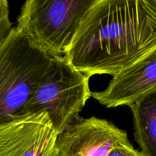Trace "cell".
<instances>
[{
  "label": "cell",
  "instance_id": "cell-10",
  "mask_svg": "<svg viewBox=\"0 0 156 156\" xmlns=\"http://www.w3.org/2000/svg\"><path fill=\"white\" fill-rule=\"evenodd\" d=\"M108 156H145L141 151L136 150L133 146H122L113 149Z\"/></svg>",
  "mask_w": 156,
  "mask_h": 156
},
{
  "label": "cell",
  "instance_id": "cell-9",
  "mask_svg": "<svg viewBox=\"0 0 156 156\" xmlns=\"http://www.w3.org/2000/svg\"><path fill=\"white\" fill-rule=\"evenodd\" d=\"M13 27L9 18V2L0 0V47L12 32Z\"/></svg>",
  "mask_w": 156,
  "mask_h": 156
},
{
  "label": "cell",
  "instance_id": "cell-8",
  "mask_svg": "<svg viewBox=\"0 0 156 156\" xmlns=\"http://www.w3.org/2000/svg\"><path fill=\"white\" fill-rule=\"evenodd\" d=\"M129 108L133 116L134 137L145 156H156V89Z\"/></svg>",
  "mask_w": 156,
  "mask_h": 156
},
{
  "label": "cell",
  "instance_id": "cell-5",
  "mask_svg": "<svg viewBox=\"0 0 156 156\" xmlns=\"http://www.w3.org/2000/svg\"><path fill=\"white\" fill-rule=\"evenodd\" d=\"M57 136L44 111L20 116L0 125V156H60Z\"/></svg>",
  "mask_w": 156,
  "mask_h": 156
},
{
  "label": "cell",
  "instance_id": "cell-6",
  "mask_svg": "<svg viewBox=\"0 0 156 156\" xmlns=\"http://www.w3.org/2000/svg\"><path fill=\"white\" fill-rule=\"evenodd\" d=\"M132 146L127 133L107 120L81 117L58 135L60 156H108L114 149Z\"/></svg>",
  "mask_w": 156,
  "mask_h": 156
},
{
  "label": "cell",
  "instance_id": "cell-2",
  "mask_svg": "<svg viewBox=\"0 0 156 156\" xmlns=\"http://www.w3.org/2000/svg\"><path fill=\"white\" fill-rule=\"evenodd\" d=\"M52 59L13 27L0 47V125L20 117Z\"/></svg>",
  "mask_w": 156,
  "mask_h": 156
},
{
  "label": "cell",
  "instance_id": "cell-4",
  "mask_svg": "<svg viewBox=\"0 0 156 156\" xmlns=\"http://www.w3.org/2000/svg\"><path fill=\"white\" fill-rule=\"evenodd\" d=\"M89 79L73 67L65 56L53 57L20 116L44 111L59 135L81 118L79 113L91 97Z\"/></svg>",
  "mask_w": 156,
  "mask_h": 156
},
{
  "label": "cell",
  "instance_id": "cell-1",
  "mask_svg": "<svg viewBox=\"0 0 156 156\" xmlns=\"http://www.w3.org/2000/svg\"><path fill=\"white\" fill-rule=\"evenodd\" d=\"M156 48V0H96L66 53L89 77L114 76Z\"/></svg>",
  "mask_w": 156,
  "mask_h": 156
},
{
  "label": "cell",
  "instance_id": "cell-3",
  "mask_svg": "<svg viewBox=\"0 0 156 156\" xmlns=\"http://www.w3.org/2000/svg\"><path fill=\"white\" fill-rule=\"evenodd\" d=\"M96 0H27L16 28L32 46L51 57L64 56L80 23Z\"/></svg>",
  "mask_w": 156,
  "mask_h": 156
},
{
  "label": "cell",
  "instance_id": "cell-7",
  "mask_svg": "<svg viewBox=\"0 0 156 156\" xmlns=\"http://www.w3.org/2000/svg\"><path fill=\"white\" fill-rule=\"evenodd\" d=\"M156 89V48L114 75L108 87L91 92V97L106 108L133 105Z\"/></svg>",
  "mask_w": 156,
  "mask_h": 156
}]
</instances>
